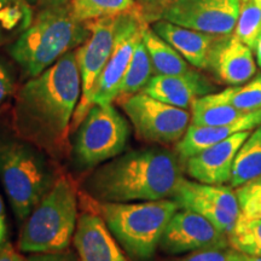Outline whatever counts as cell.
Segmentation results:
<instances>
[{
  "mask_svg": "<svg viewBox=\"0 0 261 261\" xmlns=\"http://www.w3.org/2000/svg\"><path fill=\"white\" fill-rule=\"evenodd\" d=\"M80 97L79 65L70 51L23 85L14 109L15 133L54 158L63 155Z\"/></svg>",
  "mask_w": 261,
  "mask_h": 261,
  "instance_id": "1",
  "label": "cell"
},
{
  "mask_svg": "<svg viewBox=\"0 0 261 261\" xmlns=\"http://www.w3.org/2000/svg\"><path fill=\"white\" fill-rule=\"evenodd\" d=\"M182 173L173 152L161 148L130 150L98 166L81 190L100 202H143L173 198Z\"/></svg>",
  "mask_w": 261,
  "mask_h": 261,
  "instance_id": "2",
  "label": "cell"
},
{
  "mask_svg": "<svg viewBox=\"0 0 261 261\" xmlns=\"http://www.w3.org/2000/svg\"><path fill=\"white\" fill-rule=\"evenodd\" d=\"M91 35L90 22H81L71 11L70 3L58 8L41 9L9 47L10 56L27 79L38 76L68 52L74 51Z\"/></svg>",
  "mask_w": 261,
  "mask_h": 261,
  "instance_id": "3",
  "label": "cell"
},
{
  "mask_svg": "<svg viewBox=\"0 0 261 261\" xmlns=\"http://www.w3.org/2000/svg\"><path fill=\"white\" fill-rule=\"evenodd\" d=\"M81 204L103 218L110 232L133 261L155 255L163 231L179 208L175 200L100 202L81 195Z\"/></svg>",
  "mask_w": 261,
  "mask_h": 261,
  "instance_id": "4",
  "label": "cell"
},
{
  "mask_svg": "<svg viewBox=\"0 0 261 261\" xmlns=\"http://www.w3.org/2000/svg\"><path fill=\"white\" fill-rule=\"evenodd\" d=\"M57 179L41 149L17 135H0V181L19 221L27 219Z\"/></svg>",
  "mask_w": 261,
  "mask_h": 261,
  "instance_id": "5",
  "label": "cell"
},
{
  "mask_svg": "<svg viewBox=\"0 0 261 261\" xmlns=\"http://www.w3.org/2000/svg\"><path fill=\"white\" fill-rule=\"evenodd\" d=\"M76 189L67 177L54 187L24 220L18 238L23 253H51L68 249L77 224Z\"/></svg>",
  "mask_w": 261,
  "mask_h": 261,
  "instance_id": "6",
  "label": "cell"
},
{
  "mask_svg": "<svg viewBox=\"0 0 261 261\" xmlns=\"http://www.w3.org/2000/svg\"><path fill=\"white\" fill-rule=\"evenodd\" d=\"M129 136L128 122L112 103L93 104L75 130L71 146L73 168L90 172L121 155Z\"/></svg>",
  "mask_w": 261,
  "mask_h": 261,
  "instance_id": "7",
  "label": "cell"
},
{
  "mask_svg": "<svg viewBox=\"0 0 261 261\" xmlns=\"http://www.w3.org/2000/svg\"><path fill=\"white\" fill-rule=\"evenodd\" d=\"M121 108L137 137L155 144L178 143L191 122V113L187 109L163 103L143 91L122 99Z\"/></svg>",
  "mask_w": 261,
  "mask_h": 261,
  "instance_id": "8",
  "label": "cell"
},
{
  "mask_svg": "<svg viewBox=\"0 0 261 261\" xmlns=\"http://www.w3.org/2000/svg\"><path fill=\"white\" fill-rule=\"evenodd\" d=\"M117 16L90 22L91 35L75 50L81 77V97L70 126V135L76 130L92 107V93L106 67L115 41Z\"/></svg>",
  "mask_w": 261,
  "mask_h": 261,
  "instance_id": "9",
  "label": "cell"
},
{
  "mask_svg": "<svg viewBox=\"0 0 261 261\" xmlns=\"http://www.w3.org/2000/svg\"><path fill=\"white\" fill-rule=\"evenodd\" d=\"M146 25L149 23L140 15L137 6L117 16L115 41L109 60L94 86L92 106L110 104L116 99L123 75L128 68L137 44L142 39Z\"/></svg>",
  "mask_w": 261,
  "mask_h": 261,
  "instance_id": "10",
  "label": "cell"
},
{
  "mask_svg": "<svg viewBox=\"0 0 261 261\" xmlns=\"http://www.w3.org/2000/svg\"><path fill=\"white\" fill-rule=\"evenodd\" d=\"M242 0H174L161 18L181 27L223 37L232 34Z\"/></svg>",
  "mask_w": 261,
  "mask_h": 261,
  "instance_id": "11",
  "label": "cell"
},
{
  "mask_svg": "<svg viewBox=\"0 0 261 261\" xmlns=\"http://www.w3.org/2000/svg\"><path fill=\"white\" fill-rule=\"evenodd\" d=\"M173 200L178 202L180 208L201 214L227 236L241 214L236 192L223 185L204 184L182 178Z\"/></svg>",
  "mask_w": 261,
  "mask_h": 261,
  "instance_id": "12",
  "label": "cell"
},
{
  "mask_svg": "<svg viewBox=\"0 0 261 261\" xmlns=\"http://www.w3.org/2000/svg\"><path fill=\"white\" fill-rule=\"evenodd\" d=\"M227 247L226 233L201 214L185 208H179L171 218L159 244L162 252L172 255Z\"/></svg>",
  "mask_w": 261,
  "mask_h": 261,
  "instance_id": "13",
  "label": "cell"
},
{
  "mask_svg": "<svg viewBox=\"0 0 261 261\" xmlns=\"http://www.w3.org/2000/svg\"><path fill=\"white\" fill-rule=\"evenodd\" d=\"M73 242L79 261H128L103 218L86 208L77 217Z\"/></svg>",
  "mask_w": 261,
  "mask_h": 261,
  "instance_id": "14",
  "label": "cell"
},
{
  "mask_svg": "<svg viewBox=\"0 0 261 261\" xmlns=\"http://www.w3.org/2000/svg\"><path fill=\"white\" fill-rule=\"evenodd\" d=\"M250 133L252 130L234 133L223 142L188 159L185 161L187 174L194 180L204 184L224 185L230 182L234 156Z\"/></svg>",
  "mask_w": 261,
  "mask_h": 261,
  "instance_id": "15",
  "label": "cell"
},
{
  "mask_svg": "<svg viewBox=\"0 0 261 261\" xmlns=\"http://www.w3.org/2000/svg\"><path fill=\"white\" fill-rule=\"evenodd\" d=\"M208 70L231 86L247 83L256 73L252 48L233 34L218 37L212 47Z\"/></svg>",
  "mask_w": 261,
  "mask_h": 261,
  "instance_id": "16",
  "label": "cell"
},
{
  "mask_svg": "<svg viewBox=\"0 0 261 261\" xmlns=\"http://www.w3.org/2000/svg\"><path fill=\"white\" fill-rule=\"evenodd\" d=\"M213 89L204 76L190 70L181 75H154L143 92L163 103L189 109L196 99L210 94Z\"/></svg>",
  "mask_w": 261,
  "mask_h": 261,
  "instance_id": "17",
  "label": "cell"
},
{
  "mask_svg": "<svg viewBox=\"0 0 261 261\" xmlns=\"http://www.w3.org/2000/svg\"><path fill=\"white\" fill-rule=\"evenodd\" d=\"M152 31L175 48L189 64L197 69H208L212 47L218 37L181 27L166 19L154 22Z\"/></svg>",
  "mask_w": 261,
  "mask_h": 261,
  "instance_id": "18",
  "label": "cell"
},
{
  "mask_svg": "<svg viewBox=\"0 0 261 261\" xmlns=\"http://www.w3.org/2000/svg\"><path fill=\"white\" fill-rule=\"evenodd\" d=\"M261 125V109L247 113L240 120L225 126H198L190 123L182 138L177 143L179 158L187 161L202 150L227 139L234 133L252 130Z\"/></svg>",
  "mask_w": 261,
  "mask_h": 261,
  "instance_id": "19",
  "label": "cell"
},
{
  "mask_svg": "<svg viewBox=\"0 0 261 261\" xmlns=\"http://www.w3.org/2000/svg\"><path fill=\"white\" fill-rule=\"evenodd\" d=\"M143 41L149 52L155 75H181L192 70L185 58L149 25L143 32Z\"/></svg>",
  "mask_w": 261,
  "mask_h": 261,
  "instance_id": "20",
  "label": "cell"
},
{
  "mask_svg": "<svg viewBox=\"0 0 261 261\" xmlns=\"http://www.w3.org/2000/svg\"><path fill=\"white\" fill-rule=\"evenodd\" d=\"M261 175V125L250 133L238 149L232 166L230 185L238 188Z\"/></svg>",
  "mask_w": 261,
  "mask_h": 261,
  "instance_id": "21",
  "label": "cell"
},
{
  "mask_svg": "<svg viewBox=\"0 0 261 261\" xmlns=\"http://www.w3.org/2000/svg\"><path fill=\"white\" fill-rule=\"evenodd\" d=\"M246 114L230 104L214 99L210 93L196 99L191 106V123L198 126H225L238 121Z\"/></svg>",
  "mask_w": 261,
  "mask_h": 261,
  "instance_id": "22",
  "label": "cell"
},
{
  "mask_svg": "<svg viewBox=\"0 0 261 261\" xmlns=\"http://www.w3.org/2000/svg\"><path fill=\"white\" fill-rule=\"evenodd\" d=\"M152 73H154V69H152L151 60H150L149 52L146 50L142 37L137 44L128 68L123 75L116 99H125L127 97L142 92L149 80L152 77Z\"/></svg>",
  "mask_w": 261,
  "mask_h": 261,
  "instance_id": "23",
  "label": "cell"
},
{
  "mask_svg": "<svg viewBox=\"0 0 261 261\" xmlns=\"http://www.w3.org/2000/svg\"><path fill=\"white\" fill-rule=\"evenodd\" d=\"M136 0H71L70 8L81 22L119 16L136 8Z\"/></svg>",
  "mask_w": 261,
  "mask_h": 261,
  "instance_id": "24",
  "label": "cell"
},
{
  "mask_svg": "<svg viewBox=\"0 0 261 261\" xmlns=\"http://www.w3.org/2000/svg\"><path fill=\"white\" fill-rule=\"evenodd\" d=\"M232 249L252 256H261V219L240 214L233 230L228 234Z\"/></svg>",
  "mask_w": 261,
  "mask_h": 261,
  "instance_id": "25",
  "label": "cell"
},
{
  "mask_svg": "<svg viewBox=\"0 0 261 261\" xmlns=\"http://www.w3.org/2000/svg\"><path fill=\"white\" fill-rule=\"evenodd\" d=\"M214 99L230 104L243 113L261 109V75L243 86L228 87L218 93H211Z\"/></svg>",
  "mask_w": 261,
  "mask_h": 261,
  "instance_id": "26",
  "label": "cell"
},
{
  "mask_svg": "<svg viewBox=\"0 0 261 261\" xmlns=\"http://www.w3.org/2000/svg\"><path fill=\"white\" fill-rule=\"evenodd\" d=\"M233 35L248 47L255 50L261 35V8L254 0L242 2Z\"/></svg>",
  "mask_w": 261,
  "mask_h": 261,
  "instance_id": "27",
  "label": "cell"
},
{
  "mask_svg": "<svg viewBox=\"0 0 261 261\" xmlns=\"http://www.w3.org/2000/svg\"><path fill=\"white\" fill-rule=\"evenodd\" d=\"M33 21L32 8H24L0 0V46L6 40L5 32L12 31L16 25L22 24L23 29L29 27Z\"/></svg>",
  "mask_w": 261,
  "mask_h": 261,
  "instance_id": "28",
  "label": "cell"
},
{
  "mask_svg": "<svg viewBox=\"0 0 261 261\" xmlns=\"http://www.w3.org/2000/svg\"><path fill=\"white\" fill-rule=\"evenodd\" d=\"M241 214L261 219V175L234 189Z\"/></svg>",
  "mask_w": 261,
  "mask_h": 261,
  "instance_id": "29",
  "label": "cell"
},
{
  "mask_svg": "<svg viewBox=\"0 0 261 261\" xmlns=\"http://www.w3.org/2000/svg\"><path fill=\"white\" fill-rule=\"evenodd\" d=\"M233 249L227 248H214V249H204L191 252L189 255L173 261H231Z\"/></svg>",
  "mask_w": 261,
  "mask_h": 261,
  "instance_id": "30",
  "label": "cell"
},
{
  "mask_svg": "<svg viewBox=\"0 0 261 261\" xmlns=\"http://www.w3.org/2000/svg\"><path fill=\"white\" fill-rule=\"evenodd\" d=\"M174 0H136L137 9L148 23L156 22L161 18V15L167 6Z\"/></svg>",
  "mask_w": 261,
  "mask_h": 261,
  "instance_id": "31",
  "label": "cell"
},
{
  "mask_svg": "<svg viewBox=\"0 0 261 261\" xmlns=\"http://www.w3.org/2000/svg\"><path fill=\"white\" fill-rule=\"evenodd\" d=\"M15 89V80L9 68L0 62V109L11 97Z\"/></svg>",
  "mask_w": 261,
  "mask_h": 261,
  "instance_id": "32",
  "label": "cell"
},
{
  "mask_svg": "<svg viewBox=\"0 0 261 261\" xmlns=\"http://www.w3.org/2000/svg\"><path fill=\"white\" fill-rule=\"evenodd\" d=\"M25 261H79V259L70 250L65 249L62 252L32 253Z\"/></svg>",
  "mask_w": 261,
  "mask_h": 261,
  "instance_id": "33",
  "label": "cell"
},
{
  "mask_svg": "<svg viewBox=\"0 0 261 261\" xmlns=\"http://www.w3.org/2000/svg\"><path fill=\"white\" fill-rule=\"evenodd\" d=\"M0 261H25L10 242L0 248Z\"/></svg>",
  "mask_w": 261,
  "mask_h": 261,
  "instance_id": "34",
  "label": "cell"
},
{
  "mask_svg": "<svg viewBox=\"0 0 261 261\" xmlns=\"http://www.w3.org/2000/svg\"><path fill=\"white\" fill-rule=\"evenodd\" d=\"M6 242H8V224H6L4 201L0 196V248Z\"/></svg>",
  "mask_w": 261,
  "mask_h": 261,
  "instance_id": "35",
  "label": "cell"
},
{
  "mask_svg": "<svg viewBox=\"0 0 261 261\" xmlns=\"http://www.w3.org/2000/svg\"><path fill=\"white\" fill-rule=\"evenodd\" d=\"M71 0H39L38 4L41 9L46 8H58V6H64L69 4Z\"/></svg>",
  "mask_w": 261,
  "mask_h": 261,
  "instance_id": "36",
  "label": "cell"
},
{
  "mask_svg": "<svg viewBox=\"0 0 261 261\" xmlns=\"http://www.w3.org/2000/svg\"><path fill=\"white\" fill-rule=\"evenodd\" d=\"M231 261H261V256L247 255V254L240 253L233 249V254H232V257H231Z\"/></svg>",
  "mask_w": 261,
  "mask_h": 261,
  "instance_id": "37",
  "label": "cell"
},
{
  "mask_svg": "<svg viewBox=\"0 0 261 261\" xmlns=\"http://www.w3.org/2000/svg\"><path fill=\"white\" fill-rule=\"evenodd\" d=\"M255 55H256V61L257 64H259L260 69H261V35L259 38V40L256 42V46H255Z\"/></svg>",
  "mask_w": 261,
  "mask_h": 261,
  "instance_id": "38",
  "label": "cell"
},
{
  "mask_svg": "<svg viewBox=\"0 0 261 261\" xmlns=\"http://www.w3.org/2000/svg\"><path fill=\"white\" fill-rule=\"evenodd\" d=\"M5 3H10V4H15V5H19V6H24V8H28V4L23 0H4ZM29 8H32V6H29Z\"/></svg>",
  "mask_w": 261,
  "mask_h": 261,
  "instance_id": "39",
  "label": "cell"
},
{
  "mask_svg": "<svg viewBox=\"0 0 261 261\" xmlns=\"http://www.w3.org/2000/svg\"><path fill=\"white\" fill-rule=\"evenodd\" d=\"M23 2L27 3V4H28L29 6H33V5L37 4V3L39 2V0H23Z\"/></svg>",
  "mask_w": 261,
  "mask_h": 261,
  "instance_id": "40",
  "label": "cell"
},
{
  "mask_svg": "<svg viewBox=\"0 0 261 261\" xmlns=\"http://www.w3.org/2000/svg\"><path fill=\"white\" fill-rule=\"evenodd\" d=\"M242 2H246V0H242Z\"/></svg>",
  "mask_w": 261,
  "mask_h": 261,
  "instance_id": "41",
  "label": "cell"
}]
</instances>
